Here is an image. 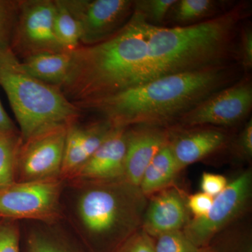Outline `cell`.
<instances>
[{"mask_svg":"<svg viewBox=\"0 0 252 252\" xmlns=\"http://www.w3.org/2000/svg\"><path fill=\"white\" fill-rule=\"evenodd\" d=\"M188 212L187 201L180 190L167 187L147 203L142 230L154 239L168 232L183 230L189 220Z\"/></svg>","mask_w":252,"mask_h":252,"instance_id":"14","label":"cell"},{"mask_svg":"<svg viewBox=\"0 0 252 252\" xmlns=\"http://www.w3.org/2000/svg\"><path fill=\"white\" fill-rule=\"evenodd\" d=\"M21 143L19 131L0 132V190L17 182L18 152Z\"/></svg>","mask_w":252,"mask_h":252,"instance_id":"20","label":"cell"},{"mask_svg":"<svg viewBox=\"0 0 252 252\" xmlns=\"http://www.w3.org/2000/svg\"><path fill=\"white\" fill-rule=\"evenodd\" d=\"M21 252H87L66 235L53 229H32L28 233Z\"/></svg>","mask_w":252,"mask_h":252,"instance_id":"19","label":"cell"},{"mask_svg":"<svg viewBox=\"0 0 252 252\" xmlns=\"http://www.w3.org/2000/svg\"><path fill=\"white\" fill-rule=\"evenodd\" d=\"M252 105L250 81H242L212 94L180 118L188 127L234 125L246 117Z\"/></svg>","mask_w":252,"mask_h":252,"instance_id":"11","label":"cell"},{"mask_svg":"<svg viewBox=\"0 0 252 252\" xmlns=\"http://www.w3.org/2000/svg\"><path fill=\"white\" fill-rule=\"evenodd\" d=\"M61 179L16 182L0 190V218L52 225L62 217Z\"/></svg>","mask_w":252,"mask_h":252,"instance_id":"6","label":"cell"},{"mask_svg":"<svg viewBox=\"0 0 252 252\" xmlns=\"http://www.w3.org/2000/svg\"><path fill=\"white\" fill-rule=\"evenodd\" d=\"M114 129L107 121L67 126L64 144L61 180L69 181L81 166L102 145Z\"/></svg>","mask_w":252,"mask_h":252,"instance_id":"13","label":"cell"},{"mask_svg":"<svg viewBox=\"0 0 252 252\" xmlns=\"http://www.w3.org/2000/svg\"><path fill=\"white\" fill-rule=\"evenodd\" d=\"M79 23L81 46L108 39L124 26L134 9L130 0H61Z\"/></svg>","mask_w":252,"mask_h":252,"instance_id":"10","label":"cell"},{"mask_svg":"<svg viewBox=\"0 0 252 252\" xmlns=\"http://www.w3.org/2000/svg\"><path fill=\"white\" fill-rule=\"evenodd\" d=\"M252 187L251 170L237 176L214 198L205 217L189 220L182 230L186 236L197 248L208 246L212 239L245 211L251 198Z\"/></svg>","mask_w":252,"mask_h":252,"instance_id":"7","label":"cell"},{"mask_svg":"<svg viewBox=\"0 0 252 252\" xmlns=\"http://www.w3.org/2000/svg\"><path fill=\"white\" fill-rule=\"evenodd\" d=\"M155 239V252H195L198 249L189 240L182 230L168 232Z\"/></svg>","mask_w":252,"mask_h":252,"instance_id":"25","label":"cell"},{"mask_svg":"<svg viewBox=\"0 0 252 252\" xmlns=\"http://www.w3.org/2000/svg\"><path fill=\"white\" fill-rule=\"evenodd\" d=\"M72 53H42L21 60L25 70L36 79L61 89L67 79Z\"/></svg>","mask_w":252,"mask_h":252,"instance_id":"17","label":"cell"},{"mask_svg":"<svg viewBox=\"0 0 252 252\" xmlns=\"http://www.w3.org/2000/svg\"><path fill=\"white\" fill-rule=\"evenodd\" d=\"M0 252H21V233L17 220L0 218Z\"/></svg>","mask_w":252,"mask_h":252,"instance_id":"26","label":"cell"},{"mask_svg":"<svg viewBox=\"0 0 252 252\" xmlns=\"http://www.w3.org/2000/svg\"><path fill=\"white\" fill-rule=\"evenodd\" d=\"M19 131L12 119L8 115L0 101V132H10Z\"/></svg>","mask_w":252,"mask_h":252,"instance_id":"33","label":"cell"},{"mask_svg":"<svg viewBox=\"0 0 252 252\" xmlns=\"http://www.w3.org/2000/svg\"><path fill=\"white\" fill-rule=\"evenodd\" d=\"M76 215L89 252H114L142 228L147 197L124 180L77 184Z\"/></svg>","mask_w":252,"mask_h":252,"instance_id":"4","label":"cell"},{"mask_svg":"<svg viewBox=\"0 0 252 252\" xmlns=\"http://www.w3.org/2000/svg\"><path fill=\"white\" fill-rule=\"evenodd\" d=\"M168 142L165 132L158 128L127 130L124 182L139 188L146 168Z\"/></svg>","mask_w":252,"mask_h":252,"instance_id":"15","label":"cell"},{"mask_svg":"<svg viewBox=\"0 0 252 252\" xmlns=\"http://www.w3.org/2000/svg\"><path fill=\"white\" fill-rule=\"evenodd\" d=\"M177 2L176 0H147L136 1L134 4L150 23L151 21L160 23L163 21L165 16Z\"/></svg>","mask_w":252,"mask_h":252,"instance_id":"27","label":"cell"},{"mask_svg":"<svg viewBox=\"0 0 252 252\" xmlns=\"http://www.w3.org/2000/svg\"><path fill=\"white\" fill-rule=\"evenodd\" d=\"M240 54L244 67L250 69L252 66V32L250 28L243 32Z\"/></svg>","mask_w":252,"mask_h":252,"instance_id":"31","label":"cell"},{"mask_svg":"<svg viewBox=\"0 0 252 252\" xmlns=\"http://www.w3.org/2000/svg\"><path fill=\"white\" fill-rule=\"evenodd\" d=\"M127 127H114L102 145L69 180L73 183L124 180Z\"/></svg>","mask_w":252,"mask_h":252,"instance_id":"12","label":"cell"},{"mask_svg":"<svg viewBox=\"0 0 252 252\" xmlns=\"http://www.w3.org/2000/svg\"><path fill=\"white\" fill-rule=\"evenodd\" d=\"M239 147L245 157L248 158L252 156V122H250L245 126V129L240 135L239 140Z\"/></svg>","mask_w":252,"mask_h":252,"instance_id":"32","label":"cell"},{"mask_svg":"<svg viewBox=\"0 0 252 252\" xmlns=\"http://www.w3.org/2000/svg\"><path fill=\"white\" fill-rule=\"evenodd\" d=\"M55 0H20L17 22L10 45L18 59L42 53L65 51L55 34Z\"/></svg>","mask_w":252,"mask_h":252,"instance_id":"8","label":"cell"},{"mask_svg":"<svg viewBox=\"0 0 252 252\" xmlns=\"http://www.w3.org/2000/svg\"><path fill=\"white\" fill-rule=\"evenodd\" d=\"M55 34L63 49L67 52H72L81 46L80 26L61 0H55Z\"/></svg>","mask_w":252,"mask_h":252,"instance_id":"21","label":"cell"},{"mask_svg":"<svg viewBox=\"0 0 252 252\" xmlns=\"http://www.w3.org/2000/svg\"><path fill=\"white\" fill-rule=\"evenodd\" d=\"M67 126L51 127L22 140L18 152L17 182L61 179Z\"/></svg>","mask_w":252,"mask_h":252,"instance_id":"9","label":"cell"},{"mask_svg":"<svg viewBox=\"0 0 252 252\" xmlns=\"http://www.w3.org/2000/svg\"><path fill=\"white\" fill-rule=\"evenodd\" d=\"M181 170L168 142L158 152L146 168L139 188L147 197L158 193L171 187Z\"/></svg>","mask_w":252,"mask_h":252,"instance_id":"18","label":"cell"},{"mask_svg":"<svg viewBox=\"0 0 252 252\" xmlns=\"http://www.w3.org/2000/svg\"><path fill=\"white\" fill-rule=\"evenodd\" d=\"M213 200L214 197L202 191L198 192L192 194L187 198V208L193 215V219L202 218L210 211Z\"/></svg>","mask_w":252,"mask_h":252,"instance_id":"29","label":"cell"},{"mask_svg":"<svg viewBox=\"0 0 252 252\" xmlns=\"http://www.w3.org/2000/svg\"><path fill=\"white\" fill-rule=\"evenodd\" d=\"M114 252H155L154 239L141 228L126 239Z\"/></svg>","mask_w":252,"mask_h":252,"instance_id":"28","label":"cell"},{"mask_svg":"<svg viewBox=\"0 0 252 252\" xmlns=\"http://www.w3.org/2000/svg\"><path fill=\"white\" fill-rule=\"evenodd\" d=\"M19 7L20 0H0V49L10 48Z\"/></svg>","mask_w":252,"mask_h":252,"instance_id":"23","label":"cell"},{"mask_svg":"<svg viewBox=\"0 0 252 252\" xmlns=\"http://www.w3.org/2000/svg\"><path fill=\"white\" fill-rule=\"evenodd\" d=\"M152 25L134 6L127 22L114 35L71 52L70 69L61 87L63 94L79 107L140 84Z\"/></svg>","mask_w":252,"mask_h":252,"instance_id":"1","label":"cell"},{"mask_svg":"<svg viewBox=\"0 0 252 252\" xmlns=\"http://www.w3.org/2000/svg\"><path fill=\"white\" fill-rule=\"evenodd\" d=\"M212 252H252V238L244 230L223 229L208 245Z\"/></svg>","mask_w":252,"mask_h":252,"instance_id":"22","label":"cell"},{"mask_svg":"<svg viewBox=\"0 0 252 252\" xmlns=\"http://www.w3.org/2000/svg\"><path fill=\"white\" fill-rule=\"evenodd\" d=\"M228 77L223 66L170 74L79 108L98 113L114 127L157 124L184 115L216 94Z\"/></svg>","mask_w":252,"mask_h":252,"instance_id":"2","label":"cell"},{"mask_svg":"<svg viewBox=\"0 0 252 252\" xmlns=\"http://www.w3.org/2000/svg\"><path fill=\"white\" fill-rule=\"evenodd\" d=\"M228 183L224 176L204 172L200 180V188L202 192L215 198L226 187Z\"/></svg>","mask_w":252,"mask_h":252,"instance_id":"30","label":"cell"},{"mask_svg":"<svg viewBox=\"0 0 252 252\" xmlns=\"http://www.w3.org/2000/svg\"><path fill=\"white\" fill-rule=\"evenodd\" d=\"M0 86L9 99L23 141L51 127L69 126L82 114L61 89L28 74L10 48L0 49Z\"/></svg>","mask_w":252,"mask_h":252,"instance_id":"5","label":"cell"},{"mask_svg":"<svg viewBox=\"0 0 252 252\" xmlns=\"http://www.w3.org/2000/svg\"><path fill=\"white\" fill-rule=\"evenodd\" d=\"M211 0H181L173 6L176 22L187 23L205 17L215 7Z\"/></svg>","mask_w":252,"mask_h":252,"instance_id":"24","label":"cell"},{"mask_svg":"<svg viewBox=\"0 0 252 252\" xmlns=\"http://www.w3.org/2000/svg\"><path fill=\"white\" fill-rule=\"evenodd\" d=\"M195 252H212V250H210V248H209L208 246L205 247V248H199L197 250V251Z\"/></svg>","mask_w":252,"mask_h":252,"instance_id":"34","label":"cell"},{"mask_svg":"<svg viewBox=\"0 0 252 252\" xmlns=\"http://www.w3.org/2000/svg\"><path fill=\"white\" fill-rule=\"evenodd\" d=\"M244 14L243 8L237 6L191 26L162 28L152 25L145 72L140 84L170 74L223 66Z\"/></svg>","mask_w":252,"mask_h":252,"instance_id":"3","label":"cell"},{"mask_svg":"<svg viewBox=\"0 0 252 252\" xmlns=\"http://www.w3.org/2000/svg\"><path fill=\"white\" fill-rule=\"evenodd\" d=\"M225 136L215 129H202L169 142L177 163L183 169L216 152L224 144Z\"/></svg>","mask_w":252,"mask_h":252,"instance_id":"16","label":"cell"}]
</instances>
